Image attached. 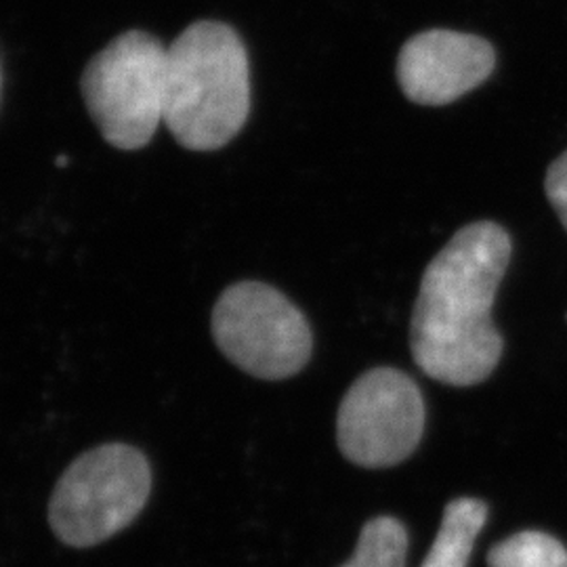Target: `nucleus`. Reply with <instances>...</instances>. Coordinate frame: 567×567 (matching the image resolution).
Returning <instances> with one entry per match:
<instances>
[{"label":"nucleus","mask_w":567,"mask_h":567,"mask_svg":"<svg viewBox=\"0 0 567 567\" xmlns=\"http://www.w3.org/2000/svg\"><path fill=\"white\" fill-rule=\"evenodd\" d=\"M511 236L494 221L466 225L426 265L410 324V349L426 377L452 386L484 383L503 358L492 309L511 261Z\"/></svg>","instance_id":"1"},{"label":"nucleus","mask_w":567,"mask_h":567,"mask_svg":"<svg viewBox=\"0 0 567 567\" xmlns=\"http://www.w3.org/2000/svg\"><path fill=\"white\" fill-rule=\"evenodd\" d=\"M250 114V65L225 23L198 21L166 49L164 124L187 150L224 147Z\"/></svg>","instance_id":"2"},{"label":"nucleus","mask_w":567,"mask_h":567,"mask_svg":"<svg viewBox=\"0 0 567 567\" xmlns=\"http://www.w3.org/2000/svg\"><path fill=\"white\" fill-rule=\"evenodd\" d=\"M152 492V468L137 447L107 444L82 454L61 475L49 524L70 547H95L131 526Z\"/></svg>","instance_id":"3"},{"label":"nucleus","mask_w":567,"mask_h":567,"mask_svg":"<svg viewBox=\"0 0 567 567\" xmlns=\"http://www.w3.org/2000/svg\"><path fill=\"white\" fill-rule=\"evenodd\" d=\"M166 49L145 32H126L86 65L82 95L103 140L140 150L164 122Z\"/></svg>","instance_id":"4"},{"label":"nucleus","mask_w":567,"mask_h":567,"mask_svg":"<svg viewBox=\"0 0 567 567\" xmlns=\"http://www.w3.org/2000/svg\"><path fill=\"white\" fill-rule=\"evenodd\" d=\"M213 337L229 362L264 381L299 374L313 349L303 313L264 282L225 290L213 311Z\"/></svg>","instance_id":"5"},{"label":"nucleus","mask_w":567,"mask_h":567,"mask_svg":"<svg viewBox=\"0 0 567 567\" xmlns=\"http://www.w3.org/2000/svg\"><path fill=\"white\" fill-rule=\"evenodd\" d=\"M425 416L421 389L408 374L374 368L351 385L341 402L337 444L353 465H400L421 444Z\"/></svg>","instance_id":"6"},{"label":"nucleus","mask_w":567,"mask_h":567,"mask_svg":"<svg viewBox=\"0 0 567 567\" xmlns=\"http://www.w3.org/2000/svg\"><path fill=\"white\" fill-rule=\"evenodd\" d=\"M496 65L494 47L475 34L426 30L405 42L398 58V81L410 102L447 105L461 100Z\"/></svg>","instance_id":"7"},{"label":"nucleus","mask_w":567,"mask_h":567,"mask_svg":"<svg viewBox=\"0 0 567 567\" xmlns=\"http://www.w3.org/2000/svg\"><path fill=\"white\" fill-rule=\"evenodd\" d=\"M487 505L477 498H456L447 505L435 543L423 567H466L486 526Z\"/></svg>","instance_id":"8"},{"label":"nucleus","mask_w":567,"mask_h":567,"mask_svg":"<svg viewBox=\"0 0 567 567\" xmlns=\"http://www.w3.org/2000/svg\"><path fill=\"white\" fill-rule=\"evenodd\" d=\"M408 532L393 517H374L365 524L353 557L341 567H405Z\"/></svg>","instance_id":"9"},{"label":"nucleus","mask_w":567,"mask_h":567,"mask_svg":"<svg viewBox=\"0 0 567 567\" xmlns=\"http://www.w3.org/2000/svg\"><path fill=\"white\" fill-rule=\"evenodd\" d=\"M489 567H567V548L545 532H519L487 553Z\"/></svg>","instance_id":"10"},{"label":"nucleus","mask_w":567,"mask_h":567,"mask_svg":"<svg viewBox=\"0 0 567 567\" xmlns=\"http://www.w3.org/2000/svg\"><path fill=\"white\" fill-rule=\"evenodd\" d=\"M545 192L548 203L555 208L559 221L567 231V150L548 166Z\"/></svg>","instance_id":"11"},{"label":"nucleus","mask_w":567,"mask_h":567,"mask_svg":"<svg viewBox=\"0 0 567 567\" xmlns=\"http://www.w3.org/2000/svg\"><path fill=\"white\" fill-rule=\"evenodd\" d=\"M0 93H2V70H0Z\"/></svg>","instance_id":"12"}]
</instances>
